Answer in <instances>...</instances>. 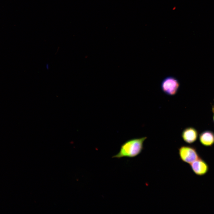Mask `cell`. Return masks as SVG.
<instances>
[{
  "label": "cell",
  "instance_id": "4",
  "mask_svg": "<svg viewBox=\"0 0 214 214\" xmlns=\"http://www.w3.org/2000/svg\"><path fill=\"white\" fill-rule=\"evenodd\" d=\"M190 165L193 172L199 176L205 175L209 171L208 164L200 157L190 164Z\"/></svg>",
  "mask_w": 214,
  "mask_h": 214
},
{
  "label": "cell",
  "instance_id": "7",
  "mask_svg": "<svg viewBox=\"0 0 214 214\" xmlns=\"http://www.w3.org/2000/svg\"><path fill=\"white\" fill-rule=\"evenodd\" d=\"M46 67L47 69H49V66H48V64H46Z\"/></svg>",
  "mask_w": 214,
  "mask_h": 214
},
{
  "label": "cell",
  "instance_id": "2",
  "mask_svg": "<svg viewBox=\"0 0 214 214\" xmlns=\"http://www.w3.org/2000/svg\"><path fill=\"white\" fill-rule=\"evenodd\" d=\"M180 86L178 80L172 76H168L162 81L160 87L162 91L169 96L175 95L178 92Z\"/></svg>",
  "mask_w": 214,
  "mask_h": 214
},
{
  "label": "cell",
  "instance_id": "8",
  "mask_svg": "<svg viewBox=\"0 0 214 214\" xmlns=\"http://www.w3.org/2000/svg\"><path fill=\"white\" fill-rule=\"evenodd\" d=\"M213 110V112H214V116H213V121L214 122V108Z\"/></svg>",
  "mask_w": 214,
  "mask_h": 214
},
{
  "label": "cell",
  "instance_id": "6",
  "mask_svg": "<svg viewBox=\"0 0 214 214\" xmlns=\"http://www.w3.org/2000/svg\"><path fill=\"white\" fill-rule=\"evenodd\" d=\"M199 139L203 145L211 146L214 144V133L210 130L204 131L200 134Z\"/></svg>",
  "mask_w": 214,
  "mask_h": 214
},
{
  "label": "cell",
  "instance_id": "5",
  "mask_svg": "<svg viewBox=\"0 0 214 214\" xmlns=\"http://www.w3.org/2000/svg\"><path fill=\"white\" fill-rule=\"evenodd\" d=\"M198 136L197 130L192 127H188L184 129L181 134L183 140L187 143L191 144L197 140Z\"/></svg>",
  "mask_w": 214,
  "mask_h": 214
},
{
  "label": "cell",
  "instance_id": "3",
  "mask_svg": "<svg viewBox=\"0 0 214 214\" xmlns=\"http://www.w3.org/2000/svg\"><path fill=\"white\" fill-rule=\"evenodd\" d=\"M178 154L182 162L189 164L200 157L196 148L189 146H181L178 149Z\"/></svg>",
  "mask_w": 214,
  "mask_h": 214
},
{
  "label": "cell",
  "instance_id": "1",
  "mask_svg": "<svg viewBox=\"0 0 214 214\" xmlns=\"http://www.w3.org/2000/svg\"><path fill=\"white\" fill-rule=\"evenodd\" d=\"M147 138L145 136L133 138L126 141L121 145L119 152L113 156L112 158H132L137 156L142 152L144 142Z\"/></svg>",
  "mask_w": 214,
  "mask_h": 214
}]
</instances>
